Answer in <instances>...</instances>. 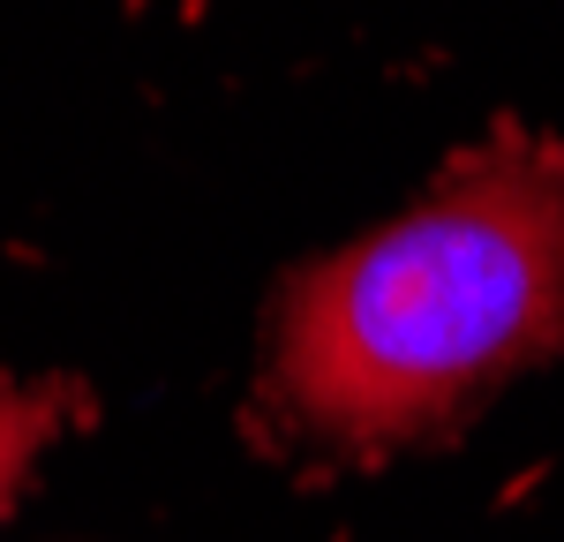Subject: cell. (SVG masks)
<instances>
[{"mask_svg":"<svg viewBox=\"0 0 564 542\" xmlns=\"http://www.w3.org/2000/svg\"><path fill=\"white\" fill-rule=\"evenodd\" d=\"M564 355V143L520 121L347 249L279 279L263 422L324 459L452 445L505 384Z\"/></svg>","mask_w":564,"mask_h":542,"instance_id":"cell-1","label":"cell"},{"mask_svg":"<svg viewBox=\"0 0 564 542\" xmlns=\"http://www.w3.org/2000/svg\"><path fill=\"white\" fill-rule=\"evenodd\" d=\"M76 422H90V384H76V377L0 384V520L15 512V497L39 475V459L61 445V430H76Z\"/></svg>","mask_w":564,"mask_h":542,"instance_id":"cell-2","label":"cell"}]
</instances>
